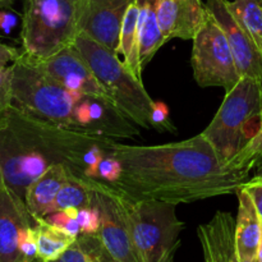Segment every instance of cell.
<instances>
[{
    "label": "cell",
    "mask_w": 262,
    "mask_h": 262,
    "mask_svg": "<svg viewBox=\"0 0 262 262\" xmlns=\"http://www.w3.org/2000/svg\"><path fill=\"white\" fill-rule=\"evenodd\" d=\"M109 154L122 164V176L110 184L133 200L191 204L233 194L247 174L227 168L202 133L178 142L141 146L113 140Z\"/></svg>",
    "instance_id": "1"
},
{
    "label": "cell",
    "mask_w": 262,
    "mask_h": 262,
    "mask_svg": "<svg viewBox=\"0 0 262 262\" xmlns=\"http://www.w3.org/2000/svg\"><path fill=\"white\" fill-rule=\"evenodd\" d=\"M112 141L40 119L13 104L7 124L0 128V173L25 201L28 187L50 166L63 164L84 177L87 152L97 145L109 147Z\"/></svg>",
    "instance_id": "2"
},
{
    "label": "cell",
    "mask_w": 262,
    "mask_h": 262,
    "mask_svg": "<svg viewBox=\"0 0 262 262\" xmlns=\"http://www.w3.org/2000/svg\"><path fill=\"white\" fill-rule=\"evenodd\" d=\"M109 192L124 215L141 262H165L181 245L184 223L177 205L156 200H133L110 184Z\"/></svg>",
    "instance_id": "3"
},
{
    "label": "cell",
    "mask_w": 262,
    "mask_h": 262,
    "mask_svg": "<svg viewBox=\"0 0 262 262\" xmlns=\"http://www.w3.org/2000/svg\"><path fill=\"white\" fill-rule=\"evenodd\" d=\"M261 124L262 84L250 77H242L225 94L211 123L201 133L227 166L260 130Z\"/></svg>",
    "instance_id": "4"
},
{
    "label": "cell",
    "mask_w": 262,
    "mask_h": 262,
    "mask_svg": "<svg viewBox=\"0 0 262 262\" xmlns=\"http://www.w3.org/2000/svg\"><path fill=\"white\" fill-rule=\"evenodd\" d=\"M73 46L86 60L95 77L114 100L118 109L135 124L150 128L154 101L143 82L125 68L119 56L90 36L79 32Z\"/></svg>",
    "instance_id": "5"
},
{
    "label": "cell",
    "mask_w": 262,
    "mask_h": 262,
    "mask_svg": "<svg viewBox=\"0 0 262 262\" xmlns=\"http://www.w3.org/2000/svg\"><path fill=\"white\" fill-rule=\"evenodd\" d=\"M81 4L82 0H25L22 53L45 59L73 45L79 33Z\"/></svg>",
    "instance_id": "6"
},
{
    "label": "cell",
    "mask_w": 262,
    "mask_h": 262,
    "mask_svg": "<svg viewBox=\"0 0 262 262\" xmlns=\"http://www.w3.org/2000/svg\"><path fill=\"white\" fill-rule=\"evenodd\" d=\"M12 95L15 106L71 129H74V107L83 96L61 86L23 53L12 64Z\"/></svg>",
    "instance_id": "7"
},
{
    "label": "cell",
    "mask_w": 262,
    "mask_h": 262,
    "mask_svg": "<svg viewBox=\"0 0 262 262\" xmlns=\"http://www.w3.org/2000/svg\"><path fill=\"white\" fill-rule=\"evenodd\" d=\"M191 64L194 81L201 87H223L227 94L242 78L229 41L211 13L194 36Z\"/></svg>",
    "instance_id": "8"
},
{
    "label": "cell",
    "mask_w": 262,
    "mask_h": 262,
    "mask_svg": "<svg viewBox=\"0 0 262 262\" xmlns=\"http://www.w3.org/2000/svg\"><path fill=\"white\" fill-rule=\"evenodd\" d=\"M82 182L92 192L94 205L97 206L101 216V227L97 237L101 243L105 260L106 262H141L129 227L110 194L107 183L86 177H82Z\"/></svg>",
    "instance_id": "9"
},
{
    "label": "cell",
    "mask_w": 262,
    "mask_h": 262,
    "mask_svg": "<svg viewBox=\"0 0 262 262\" xmlns=\"http://www.w3.org/2000/svg\"><path fill=\"white\" fill-rule=\"evenodd\" d=\"M28 58L69 91L99 97L115 105L114 100L100 84L89 64L73 45L45 59H33L31 56Z\"/></svg>",
    "instance_id": "10"
},
{
    "label": "cell",
    "mask_w": 262,
    "mask_h": 262,
    "mask_svg": "<svg viewBox=\"0 0 262 262\" xmlns=\"http://www.w3.org/2000/svg\"><path fill=\"white\" fill-rule=\"evenodd\" d=\"M137 124L113 102L83 95L74 107V129L105 138H130L140 135Z\"/></svg>",
    "instance_id": "11"
},
{
    "label": "cell",
    "mask_w": 262,
    "mask_h": 262,
    "mask_svg": "<svg viewBox=\"0 0 262 262\" xmlns=\"http://www.w3.org/2000/svg\"><path fill=\"white\" fill-rule=\"evenodd\" d=\"M135 0H82L79 32L117 54L125 13Z\"/></svg>",
    "instance_id": "12"
},
{
    "label": "cell",
    "mask_w": 262,
    "mask_h": 262,
    "mask_svg": "<svg viewBox=\"0 0 262 262\" xmlns=\"http://www.w3.org/2000/svg\"><path fill=\"white\" fill-rule=\"evenodd\" d=\"M206 7L229 41L241 77H250L262 84V54L235 19L230 10L229 0H207Z\"/></svg>",
    "instance_id": "13"
},
{
    "label": "cell",
    "mask_w": 262,
    "mask_h": 262,
    "mask_svg": "<svg viewBox=\"0 0 262 262\" xmlns=\"http://www.w3.org/2000/svg\"><path fill=\"white\" fill-rule=\"evenodd\" d=\"M33 224L25 201L7 186L0 173V262H26L19 250L20 233Z\"/></svg>",
    "instance_id": "14"
},
{
    "label": "cell",
    "mask_w": 262,
    "mask_h": 262,
    "mask_svg": "<svg viewBox=\"0 0 262 262\" xmlns=\"http://www.w3.org/2000/svg\"><path fill=\"white\" fill-rule=\"evenodd\" d=\"M201 0H156V15L165 42L193 40L209 15Z\"/></svg>",
    "instance_id": "15"
},
{
    "label": "cell",
    "mask_w": 262,
    "mask_h": 262,
    "mask_svg": "<svg viewBox=\"0 0 262 262\" xmlns=\"http://www.w3.org/2000/svg\"><path fill=\"white\" fill-rule=\"evenodd\" d=\"M205 262H257L242 261L235 245V219L230 212L217 211L206 224L197 228Z\"/></svg>",
    "instance_id": "16"
},
{
    "label": "cell",
    "mask_w": 262,
    "mask_h": 262,
    "mask_svg": "<svg viewBox=\"0 0 262 262\" xmlns=\"http://www.w3.org/2000/svg\"><path fill=\"white\" fill-rule=\"evenodd\" d=\"M71 171L63 164H56L50 166L28 187L25 204L33 220L46 217L53 212L56 194L68 181Z\"/></svg>",
    "instance_id": "17"
},
{
    "label": "cell",
    "mask_w": 262,
    "mask_h": 262,
    "mask_svg": "<svg viewBox=\"0 0 262 262\" xmlns=\"http://www.w3.org/2000/svg\"><path fill=\"white\" fill-rule=\"evenodd\" d=\"M238 197V215L235 219V245L242 261H255L261 235V217L252 199L245 188L235 192Z\"/></svg>",
    "instance_id": "18"
},
{
    "label": "cell",
    "mask_w": 262,
    "mask_h": 262,
    "mask_svg": "<svg viewBox=\"0 0 262 262\" xmlns=\"http://www.w3.org/2000/svg\"><path fill=\"white\" fill-rule=\"evenodd\" d=\"M138 58L142 69L165 43L156 15V0H138Z\"/></svg>",
    "instance_id": "19"
},
{
    "label": "cell",
    "mask_w": 262,
    "mask_h": 262,
    "mask_svg": "<svg viewBox=\"0 0 262 262\" xmlns=\"http://www.w3.org/2000/svg\"><path fill=\"white\" fill-rule=\"evenodd\" d=\"M138 15H140V2L135 0L128 7L123 20L117 55L123 61L125 68L132 72L136 78L142 81L143 69L138 58Z\"/></svg>",
    "instance_id": "20"
},
{
    "label": "cell",
    "mask_w": 262,
    "mask_h": 262,
    "mask_svg": "<svg viewBox=\"0 0 262 262\" xmlns=\"http://www.w3.org/2000/svg\"><path fill=\"white\" fill-rule=\"evenodd\" d=\"M33 230H35L36 245H37V258L43 262L58 260L77 239L56 228L55 225L50 224L45 217L35 220Z\"/></svg>",
    "instance_id": "21"
},
{
    "label": "cell",
    "mask_w": 262,
    "mask_h": 262,
    "mask_svg": "<svg viewBox=\"0 0 262 262\" xmlns=\"http://www.w3.org/2000/svg\"><path fill=\"white\" fill-rule=\"evenodd\" d=\"M229 7L262 54V0H233Z\"/></svg>",
    "instance_id": "22"
},
{
    "label": "cell",
    "mask_w": 262,
    "mask_h": 262,
    "mask_svg": "<svg viewBox=\"0 0 262 262\" xmlns=\"http://www.w3.org/2000/svg\"><path fill=\"white\" fill-rule=\"evenodd\" d=\"M92 205H94L92 192L84 186L82 182V177L76 176L71 171L68 181L64 183V186L56 194L53 212L71 209V207L82 209V207L92 206Z\"/></svg>",
    "instance_id": "23"
},
{
    "label": "cell",
    "mask_w": 262,
    "mask_h": 262,
    "mask_svg": "<svg viewBox=\"0 0 262 262\" xmlns=\"http://www.w3.org/2000/svg\"><path fill=\"white\" fill-rule=\"evenodd\" d=\"M262 161V124L260 130L248 141L245 147L229 161L228 168L239 171L243 174H250V171Z\"/></svg>",
    "instance_id": "24"
},
{
    "label": "cell",
    "mask_w": 262,
    "mask_h": 262,
    "mask_svg": "<svg viewBox=\"0 0 262 262\" xmlns=\"http://www.w3.org/2000/svg\"><path fill=\"white\" fill-rule=\"evenodd\" d=\"M78 209L76 207H71V209L59 210V211L51 212L45 217L50 224L55 225L56 228L66 232L67 234L72 235V237L77 238L81 234V228H79L78 220Z\"/></svg>",
    "instance_id": "25"
},
{
    "label": "cell",
    "mask_w": 262,
    "mask_h": 262,
    "mask_svg": "<svg viewBox=\"0 0 262 262\" xmlns=\"http://www.w3.org/2000/svg\"><path fill=\"white\" fill-rule=\"evenodd\" d=\"M12 106V66H10L0 71V128L7 124Z\"/></svg>",
    "instance_id": "26"
},
{
    "label": "cell",
    "mask_w": 262,
    "mask_h": 262,
    "mask_svg": "<svg viewBox=\"0 0 262 262\" xmlns=\"http://www.w3.org/2000/svg\"><path fill=\"white\" fill-rule=\"evenodd\" d=\"M122 171L123 168L120 161L118 160L115 156L107 154V155H105L104 158H102V160L100 161L99 165L96 166L92 178L101 179L105 183L113 184L120 178Z\"/></svg>",
    "instance_id": "27"
},
{
    "label": "cell",
    "mask_w": 262,
    "mask_h": 262,
    "mask_svg": "<svg viewBox=\"0 0 262 262\" xmlns=\"http://www.w3.org/2000/svg\"><path fill=\"white\" fill-rule=\"evenodd\" d=\"M150 128H154L158 132H168L177 135V127L173 124L169 115V107L163 101H154L152 112L150 118Z\"/></svg>",
    "instance_id": "28"
},
{
    "label": "cell",
    "mask_w": 262,
    "mask_h": 262,
    "mask_svg": "<svg viewBox=\"0 0 262 262\" xmlns=\"http://www.w3.org/2000/svg\"><path fill=\"white\" fill-rule=\"evenodd\" d=\"M77 220L81 228V234L95 235L99 233L101 227V216L96 205L78 209Z\"/></svg>",
    "instance_id": "29"
},
{
    "label": "cell",
    "mask_w": 262,
    "mask_h": 262,
    "mask_svg": "<svg viewBox=\"0 0 262 262\" xmlns=\"http://www.w3.org/2000/svg\"><path fill=\"white\" fill-rule=\"evenodd\" d=\"M19 250L26 262H32L37 258V245H36L33 225L25 228L20 233Z\"/></svg>",
    "instance_id": "30"
},
{
    "label": "cell",
    "mask_w": 262,
    "mask_h": 262,
    "mask_svg": "<svg viewBox=\"0 0 262 262\" xmlns=\"http://www.w3.org/2000/svg\"><path fill=\"white\" fill-rule=\"evenodd\" d=\"M86 248H84L83 242L78 235L77 239L69 246L68 250L58 260L53 262H86Z\"/></svg>",
    "instance_id": "31"
},
{
    "label": "cell",
    "mask_w": 262,
    "mask_h": 262,
    "mask_svg": "<svg viewBox=\"0 0 262 262\" xmlns=\"http://www.w3.org/2000/svg\"><path fill=\"white\" fill-rule=\"evenodd\" d=\"M242 188L248 192L262 220V178L255 176V178H252L251 181H246L242 184Z\"/></svg>",
    "instance_id": "32"
},
{
    "label": "cell",
    "mask_w": 262,
    "mask_h": 262,
    "mask_svg": "<svg viewBox=\"0 0 262 262\" xmlns=\"http://www.w3.org/2000/svg\"><path fill=\"white\" fill-rule=\"evenodd\" d=\"M19 56L20 53L17 49L0 41V71L12 66Z\"/></svg>",
    "instance_id": "33"
},
{
    "label": "cell",
    "mask_w": 262,
    "mask_h": 262,
    "mask_svg": "<svg viewBox=\"0 0 262 262\" xmlns=\"http://www.w3.org/2000/svg\"><path fill=\"white\" fill-rule=\"evenodd\" d=\"M18 17L8 8H0V30L4 33H10L17 26Z\"/></svg>",
    "instance_id": "34"
},
{
    "label": "cell",
    "mask_w": 262,
    "mask_h": 262,
    "mask_svg": "<svg viewBox=\"0 0 262 262\" xmlns=\"http://www.w3.org/2000/svg\"><path fill=\"white\" fill-rule=\"evenodd\" d=\"M256 261L262 262V220H261V235H260V242H258L257 256H256Z\"/></svg>",
    "instance_id": "35"
},
{
    "label": "cell",
    "mask_w": 262,
    "mask_h": 262,
    "mask_svg": "<svg viewBox=\"0 0 262 262\" xmlns=\"http://www.w3.org/2000/svg\"><path fill=\"white\" fill-rule=\"evenodd\" d=\"M14 0H0V8H9Z\"/></svg>",
    "instance_id": "36"
},
{
    "label": "cell",
    "mask_w": 262,
    "mask_h": 262,
    "mask_svg": "<svg viewBox=\"0 0 262 262\" xmlns=\"http://www.w3.org/2000/svg\"><path fill=\"white\" fill-rule=\"evenodd\" d=\"M256 177H258V178H262V164L260 165V168H258L257 174H256Z\"/></svg>",
    "instance_id": "37"
},
{
    "label": "cell",
    "mask_w": 262,
    "mask_h": 262,
    "mask_svg": "<svg viewBox=\"0 0 262 262\" xmlns=\"http://www.w3.org/2000/svg\"><path fill=\"white\" fill-rule=\"evenodd\" d=\"M174 256H176V255H173V256H171V257H169L165 262H174Z\"/></svg>",
    "instance_id": "38"
},
{
    "label": "cell",
    "mask_w": 262,
    "mask_h": 262,
    "mask_svg": "<svg viewBox=\"0 0 262 262\" xmlns=\"http://www.w3.org/2000/svg\"><path fill=\"white\" fill-rule=\"evenodd\" d=\"M32 262H43V261H41L40 258H36V260H33Z\"/></svg>",
    "instance_id": "39"
}]
</instances>
